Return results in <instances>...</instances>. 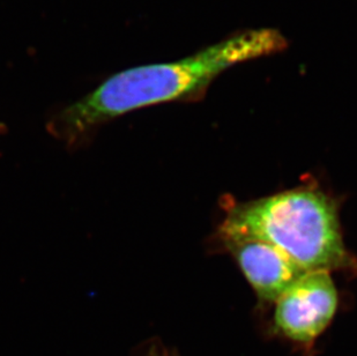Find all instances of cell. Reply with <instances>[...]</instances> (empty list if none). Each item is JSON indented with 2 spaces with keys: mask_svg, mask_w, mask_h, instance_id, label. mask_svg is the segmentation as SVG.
Segmentation results:
<instances>
[{
  "mask_svg": "<svg viewBox=\"0 0 357 356\" xmlns=\"http://www.w3.org/2000/svg\"><path fill=\"white\" fill-rule=\"evenodd\" d=\"M287 45L286 37L279 31L251 29L179 61L125 70L54 114L47 121V131L66 147H81L100 126L114 118L165 102L200 100L213 81L228 68L278 54Z\"/></svg>",
  "mask_w": 357,
  "mask_h": 356,
  "instance_id": "cell-1",
  "label": "cell"
},
{
  "mask_svg": "<svg viewBox=\"0 0 357 356\" xmlns=\"http://www.w3.org/2000/svg\"><path fill=\"white\" fill-rule=\"evenodd\" d=\"M220 237L268 243L305 272L357 269L344 246L337 206L311 186L228 206Z\"/></svg>",
  "mask_w": 357,
  "mask_h": 356,
  "instance_id": "cell-2",
  "label": "cell"
},
{
  "mask_svg": "<svg viewBox=\"0 0 357 356\" xmlns=\"http://www.w3.org/2000/svg\"><path fill=\"white\" fill-rule=\"evenodd\" d=\"M274 327L280 336L311 347L337 313L339 295L330 272H307L275 301Z\"/></svg>",
  "mask_w": 357,
  "mask_h": 356,
  "instance_id": "cell-3",
  "label": "cell"
},
{
  "mask_svg": "<svg viewBox=\"0 0 357 356\" xmlns=\"http://www.w3.org/2000/svg\"><path fill=\"white\" fill-rule=\"evenodd\" d=\"M223 243L257 296L265 302H275L307 273L288 255L263 241L227 239Z\"/></svg>",
  "mask_w": 357,
  "mask_h": 356,
  "instance_id": "cell-4",
  "label": "cell"
},
{
  "mask_svg": "<svg viewBox=\"0 0 357 356\" xmlns=\"http://www.w3.org/2000/svg\"><path fill=\"white\" fill-rule=\"evenodd\" d=\"M165 348L162 346H152L145 356H165Z\"/></svg>",
  "mask_w": 357,
  "mask_h": 356,
  "instance_id": "cell-5",
  "label": "cell"
},
{
  "mask_svg": "<svg viewBox=\"0 0 357 356\" xmlns=\"http://www.w3.org/2000/svg\"><path fill=\"white\" fill-rule=\"evenodd\" d=\"M5 132H6V126L3 123H0V135H3Z\"/></svg>",
  "mask_w": 357,
  "mask_h": 356,
  "instance_id": "cell-6",
  "label": "cell"
},
{
  "mask_svg": "<svg viewBox=\"0 0 357 356\" xmlns=\"http://www.w3.org/2000/svg\"><path fill=\"white\" fill-rule=\"evenodd\" d=\"M165 356H177L175 354L172 353V352H169L168 350H165Z\"/></svg>",
  "mask_w": 357,
  "mask_h": 356,
  "instance_id": "cell-7",
  "label": "cell"
}]
</instances>
